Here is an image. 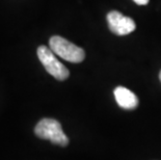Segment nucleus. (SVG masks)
I'll return each mask as SVG.
<instances>
[{
    "label": "nucleus",
    "mask_w": 161,
    "mask_h": 160,
    "mask_svg": "<svg viewBox=\"0 0 161 160\" xmlns=\"http://www.w3.org/2000/svg\"><path fill=\"white\" fill-rule=\"evenodd\" d=\"M35 133L37 137L48 139L52 144L66 147L69 145V138L63 131L61 125L54 119H43L36 124Z\"/></svg>",
    "instance_id": "1"
},
{
    "label": "nucleus",
    "mask_w": 161,
    "mask_h": 160,
    "mask_svg": "<svg viewBox=\"0 0 161 160\" xmlns=\"http://www.w3.org/2000/svg\"><path fill=\"white\" fill-rule=\"evenodd\" d=\"M49 45L50 49L56 55L70 63H81L85 57V52L83 49L59 36H54L51 37Z\"/></svg>",
    "instance_id": "2"
},
{
    "label": "nucleus",
    "mask_w": 161,
    "mask_h": 160,
    "mask_svg": "<svg viewBox=\"0 0 161 160\" xmlns=\"http://www.w3.org/2000/svg\"><path fill=\"white\" fill-rule=\"evenodd\" d=\"M37 57L42 63L44 68L51 76H53L57 80H66L70 76L69 70L56 58L55 53L46 46H40L37 48Z\"/></svg>",
    "instance_id": "3"
},
{
    "label": "nucleus",
    "mask_w": 161,
    "mask_h": 160,
    "mask_svg": "<svg viewBox=\"0 0 161 160\" xmlns=\"http://www.w3.org/2000/svg\"><path fill=\"white\" fill-rule=\"evenodd\" d=\"M107 23L111 32L118 36H126L134 31L136 28L135 22L133 19L124 16L116 11H112L107 15Z\"/></svg>",
    "instance_id": "4"
},
{
    "label": "nucleus",
    "mask_w": 161,
    "mask_h": 160,
    "mask_svg": "<svg viewBox=\"0 0 161 160\" xmlns=\"http://www.w3.org/2000/svg\"><path fill=\"white\" fill-rule=\"evenodd\" d=\"M114 98L119 106L124 109H134L138 106V98L134 93L124 86H118L114 91Z\"/></svg>",
    "instance_id": "5"
},
{
    "label": "nucleus",
    "mask_w": 161,
    "mask_h": 160,
    "mask_svg": "<svg viewBox=\"0 0 161 160\" xmlns=\"http://www.w3.org/2000/svg\"><path fill=\"white\" fill-rule=\"evenodd\" d=\"M138 5H147L149 3V0H133Z\"/></svg>",
    "instance_id": "6"
},
{
    "label": "nucleus",
    "mask_w": 161,
    "mask_h": 160,
    "mask_svg": "<svg viewBox=\"0 0 161 160\" xmlns=\"http://www.w3.org/2000/svg\"><path fill=\"white\" fill-rule=\"evenodd\" d=\"M159 79H160V81H161V71H160V73H159Z\"/></svg>",
    "instance_id": "7"
}]
</instances>
